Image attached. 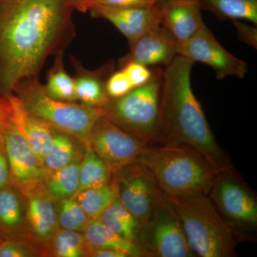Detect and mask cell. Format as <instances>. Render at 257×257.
Masks as SVG:
<instances>
[{
	"label": "cell",
	"instance_id": "6da1fadb",
	"mask_svg": "<svg viewBox=\"0 0 257 257\" xmlns=\"http://www.w3.org/2000/svg\"><path fill=\"white\" fill-rule=\"evenodd\" d=\"M69 0H0V96L37 79L73 33Z\"/></svg>",
	"mask_w": 257,
	"mask_h": 257
},
{
	"label": "cell",
	"instance_id": "7a4b0ae2",
	"mask_svg": "<svg viewBox=\"0 0 257 257\" xmlns=\"http://www.w3.org/2000/svg\"><path fill=\"white\" fill-rule=\"evenodd\" d=\"M194 64L177 55L163 69L160 99L162 143L191 147L218 172H231L193 92L191 74Z\"/></svg>",
	"mask_w": 257,
	"mask_h": 257
},
{
	"label": "cell",
	"instance_id": "3957f363",
	"mask_svg": "<svg viewBox=\"0 0 257 257\" xmlns=\"http://www.w3.org/2000/svg\"><path fill=\"white\" fill-rule=\"evenodd\" d=\"M162 199L178 218L194 254L202 257L235 256V234L204 193L177 196L162 194Z\"/></svg>",
	"mask_w": 257,
	"mask_h": 257
},
{
	"label": "cell",
	"instance_id": "277c9868",
	"mask_svg": "<svg viewBox=\"0 0 257 257\" xmlns=\"http://www.w3.org/2000/svg\"><path fill=\"white\" fill-rule=\"evenodd\" d=\"M138 161L151 172L161 192L167 196L209 194L219 173L201 154L183 145L147 146Z\"/></svg>",
	"mask_w": 257,
	"mask_h": 257
},
{
	"label": "cell",
	"instance_id": "5b68a950",
	"mask_svg": "<svg viewBox=\"0 0 257 257\" xmlns=\"http://www.w3.org/2000/svg\"><path fill=\"white\" fill-rule=\"evenodd\" d=\"M13 94L32 114L56 130L72 135L85 145H89L93 128L104 113L102 108L54 99L37 79L19 86Z\"/></svg>",
	"mask_w": 257,
	"mask_h": 257
},
{
	"label": "cell",
	"instance_id": "8992f818",
	"mask_svg": "<svg viewBox=\"0 0 257 257\" xmlns=\"http://www.w3.org/2000/svg\"><path fill=\"white\" fill-rule=\"evenodd\" d=\"M163 69H154L152 78L117 99H110L104 114L121 127L149 144L162 143L160 99Z\"/></svg>",
	"mask_w": 257,
	"mask_h": 257
},
{
	"label": "cell",
	"instance_id": "52a82bcc",
	"mask_svg": "<svg viewBox=\"0 0 257 257\" xmlns=\"http://www.w3.org/2000/svg\"><path fill=\"white\" fill-rule=\"evenodd\" d=\"M135 243L145 256H196L178 218L163 199L140 226Z\"/></svg>",
	"mask_w": 257,
	"mask_h": 257
},
{
	"label": "cell",
	"instance_id": "ba28073f",
	"mask_svg": "<svg viewBox=\"0 0 257 257\" xmlns=\"http://www.w3.org/2000/svg\"><path fill=\"white\" fill-rule=\"evenodd\" d=\"M116 197L138 221L140 226L162 200L155 177L138 160L113 174Z\"/></svg>",
	"mask_w": 257,
	"mask_h": 257
},
{
	"label": "cell",
	"instance_id": "9c48e42d",
	"mask_svg": "<svg viewBox=\"0 0 257 257\" xmlns=\"http://www.w3.org/2000/svg\"><path fill=\"white\" fill-rule=\"evenodd\" d=\"M209 193L211 200L235 234L237 230L254 229L257 225L256 198L231 172H219Z\"/></svg>",
	"mask_w": 257,
	"mask_h": 257
},
{
	"label": "cell",
	"instance_id": "30bf717a",
	"mask_svg": "<svg viewBox=\"0 0 257 257\" xmlns=\"http://www.w3.org/2000/svg\"><path fill=\"white\" fill-rule=\"evenodd\" d=\"M89 146L113 174L138 160L148 145L102 115L91 134Z\"/></svg>",
	"mask_w": 257,
	"mask_h": 257
},
{
	"label": "cell",
	"instance_id": "8fae6325",
	"mask_svg": "<svg viewBox=\"0 0 257 257\" xmlns=\"http://www.w3.org/2000/svg\"><path fill=\"white\" fill-rule=\"evenodd\" d=\"M177 55L207 64L215 72L216 78L234 77L243 79L248 72V64L234 57L216 40L205 25L187 41L178 44Z\"/></svg>",
	"mask_w": 257,
	"mask_h": 257
},
{
	"label": "cell",
	"instance_id": "7c38bea8",
	"mask_svg": "<svg viewBox=\"0 0 257 257\" xmlns=\"http://www.w3.org/2000/svg\"><path fill=\"white\" fill-rule=\"evenodd\" d=\"M0 138L9 165L10 183L22 192L42 184L46 175L42 162L10 119Z\"/></svg>",
	"mask_w": 257,
	"mask_h": 257
},
{
	"label": "cell",
	"instance_id": "4fadbf2b",
	"mask_svg": "<svg viewBox=\"0 0 257 257\" xmlns=\"http://www.w3.org/2000/svg\"><path fill=\"white\" fill-rule=\"evenodd\" d=\"M26 203L27 236L40 255L59 229L57 202L42 184L22 192Z\"/></svg>",
	"mask_w": 257,
	"mask_h": 257
},
{
	"label": "cell",
	"instance_id": "5bb4252c",
	"mask_svg": "<svg viewBox=\"0 0 257 257\" xmlns=\"http://www.w3.org/2000/svg\"><path fill=\"white\" fill-rule=\"evenodd\" d=\"M159 3L152 6L128 8L95 4L89 11L94 18L104 19L112 24L127 39L128 44H131L147 32L160 26Z\"/></svg>",
	"mask_w": 257,
	"mask_h": 257
},
{
	"label": "cell",
	"instance_id": "9a60e30c",
	"mask_svg": "<svg viewBox=\"0 0 257 257\" xmlns=\"http://www.w3.org/2000/svg\"><path fill=\"white\" fill-rule=\"evenodd\" d=\"M178 42L160 25L130 44V52L121 64L138 62L147 67L167 66L177 55Z\"/></svg>",
	"mask_w": 257,
	"mask_h": 257
},
{
	"label": "cell",
	"instance_id": "2e32d148",
	"mask_svg": "<svg viewBox=\"0 0 257 257\" xmlns=\"http://www.w3.org/2000/svg\"><path fill=\"white\" fill-rule=\"evenodd\" d=\"M161 25L178 43L194 36L204 25L199 0H162Z\"/></svg>",
	"mask_w": 257,
	"mask_h": 257
},
{
	"label": "cell",
	"instance_id": "e0dca14e",
	"mask_svg": "<svg viewBox=\"0 0 257 257\" xmlns=\"http://www.w3.org/2000/svg\"><path fill=\"white\" fill-rule=\"evenodd\" d=\"M8 98L10 121L23 135L42 164L52 150L55 128L30 112L15 94H8Z\"/></svg>",
	"mask_w": 257,
	"mask_h": 257
},
{
	"label": "cell",
	"instance_id": "ac0fdd59",
	"mask_svg": "<svg viewBox=\"0 0 257 257\" xmlns=\"http://www.w3.org/2000/svg\"><path fill=\"white\" fill-rule=\"evenodd\" d=\"M0 238L29 242L25 198L22 191L12 183L0 188Z\"/></svg>",
	"mask_w": 257,
	"mask_h": 257
},
{
	"label": "cell",
	"instance_id": "d6986e66",
	"mask_svg": "<svg viewBox=\"0 0 257 257\" xmlns=\"http://www.w3.org/2000/svg\"><path fill=\"white\" fill-rule=\"evenodd\" d=\"M82 233L88 251L94 248H113L126 253L128 257L145 256L136 243L116 234L99 219L89 220Z\"/></svg>",
	"mask_w": 257,
	"mask_h": 257
},
{
	"label": "cell",
	"instance_id": "ffe728a7",
	"mask_svg": "<svg viewBox=\"0 0 257 257\" xmlns=\"http://www.w3.org/2000/svg\"><path fill=\"white\" fill-rule=\"evenodd\" d=\"M86 147L78 139L55 128L52 150L42 162L46 175L82 160Z\"/></svg>",
	"mask_w": 257,
	"mask_h": 257
},
{
	"label": "cell",
	"instance_id": "44dd1931",
	"mask_svg": "<svg viewBox=\"0 0 257 257\" xmlns=\"http://www.w3.org/2000/svg\"><path fill=\"white\" fill-rule=\"evenodd\" d=\"M81 160L45 175L42 186L56 202L75 197L78 192Z\"/></svg>",
	"mask_w": 257,
	"mask_h": 257
},
{
	"label": "cell",
	"instance_id": "7402d4cb",
	"mask_svg": "<svg viewBox=\"0 0 257 257\" xmlns=\"http://www.w3.org/2000/svg\"><path fill=\"white\" fill-rule=\"evenodd\" d=\"M202 9L221 20H246L257 25V0H199Z\"/></svg>",
	"mask_w": 257,
	"mask_h": 257
},
{
	"label": "cell",
	"instance_id": "603a6c76",
	"mask_svg": "<svg viewBox=\"0 0 257 257\" xmlns=\"http://www.w3.org/2000/svg\"><path fill=\"white\" fill-rule=\"evenodd\" d=\"M112 172L89 145L86 147L79 167L78 192L111 183Z\"/></svg>",
	"mask_w": 257,
	"mask_h": 257
},
{
	"label": "cell",
	"instance_id": "cb8c5ba5",
	"mask_svg": "<svg viewBox=\"0 0 257 257\" xmlns=\"http://www.w3.org/2000/svg\"><path fill=\"white\" fill-rule=\"evenodd\" d=\"M108 69L98 72L83 74L74 79L77 100L84 105L93 107L103 108L107 104L110 98L106 91V74Z\"/></svg>",
	"mask_w": 257,
	"mask_h": 257
},
{
	"label": "cell",
	"instance_id": "d4e9b609",
	"mask_svg": "<svg viewBox=\"0 0 257 257\" xmlns=\"http://www.w3.org/2000/svg\"><path fill=\"white\" fill-rule=\"evenodd\" d=\"M98 219L121 237L135 242L140 225L117 197L114 198Z\"/></svg>",
	"mask_w": 257,
	"mask_h": 257
},
{
	"label": "cell",
	"instance_id": "484cf974",
	"mask_svg": "<svg viewBox=\"0 0 257 257\" xmlns=\"http://www.w3.org/2000/svg\"><path fill=\"white\" fill-rule=\"evenodd\" d=\"M88 247L81 231L59 227L47 244L44 254L56 257L87 256Z\"/></svg>",
	"mask_w": 257,
	"mask_h": 257
},
{
	"label": "cell",
	"instance_id": "4316f807",
	"mask_svg": "<svg viewBox=\"0 0 257 257\" xmlns=\"http://www.w3.org/2000/svg\"><path fill=\"white\" fill-rule=\"evenodd\" d=\"M75 197L89 219L92 220L99 219L116 197V192L111 183L97 188L80 191Z\"/></svg>",
	"mask_w": 257,
	"mask_h": 257
},
{
	"label": "cell",
	"instance_id": "83f0119b",
	"mask_svg": "<svg viewBox=\"0 0 257 257\" xmlns=\"http://www.w3.org/2000/svg\"><path fill=\"white\" fill-rule=\"evenodd\" d=\"M59 227L81 231L86 227L89 219L75 197L57 202Z\"/></svg>",
	"mask_w": 257,
	"mask_h": 257
},
{
	"label": "cell",
	"instance_id": "f1b7e54d",
	"mask_svg": "<svg viewBox=\"0 0 257 257\" xmlns=\"http://www.w3.org/2000/svg\"><path fill=\"white\" fill-rule=\"evenodd\" d=\"M44 88L47 94L54 99L72 102L77 101L74 79L58 64L52 69Z\"/></svg>",
	"mask_w": 257,
	"mask_h": 257
},
{
	"label": "cell",
	"instance_id": "f546056e",
	"mask_svg": "<svg viewBox=\"0 0 257 257\" xmlns=\"http://www.w3.org/2000/svg\"><path fill=\"white\" fill-rule=\"evenodd\" d=\"M40 252L28 241L0 238V257H32Z\"/></svg>",
	"mask_w": 257,
	"mask_h": 257
},
{
	"label": "cell",
	"instance_id": "4dcf8cb0",
	"mask_svg": "<svg viewBox=\"0 0 257 257\" xmlns=\"http://www.w3.org/2000/svg\"><path fill=\"white\" fill-rule=\"evenodd\" d=\"M134 89L124 71L113 72L106 81V91L110 99H117Z\"/></svg>",
	"mask_w": 257,
	"mask_h": 257
},
{
	"label": "cell",
	"instance_id": "1f68e13d",
	"mask_svg": "<svg viewBox=\"0 0 257 257\" xmlns=\"http://www.w3.org/2000/svg\"><path fill=\"white\" fill-rule=\"evenodd\" d=\"M122 70L127 76L134 88L146 84L152 78L154 74V69L138 62H130L123 64Z\"/></svg>",
	"mask_w": 257,
	"mask_h": 257
},
{
	"label": "cell",
	"instance_id": "d6a6232c",
	"mask_svg": "<svg viewBox=\"0 0 257 257\" xmlns=\"http://www.w3.org/2000/svg\"><path fill=\"white\" fill-rule=\"evenodd\" d=\"M237 32V37L240 41L257 48V28L252 25H246L240 20H233Z\"/></svg>",
	"mask_w": 257,
	"mask_h": 257
},
{
	"label": "cell",
	"instance_id": "836d02e7",
	"mask_svg": "<svg viewBox=\"0 0 257 257\" xmlns=\"http://www.w3.org/2000/svg\"><path fill=\"white\" fill-rule=\"evenodd\" d=\"M162 0H95V4L119 7V8H128V7L152 6V5L158 4Z\"/></svg>",
	"mask_w": 257,
	"mask_h": 257
},
{
	"label": "cell",
	"instance_id": "e575fe53",
	"mask_svg": "<svg viewBox=\"0 0 257 257\" xmlns=\"http://www.w3.org/2000/svg\"><path fill=\"white\" fill-rule=\"evenodd\" d=\"M10 183L9 165H8V159H7L6 155H5L1 138H0V188Z\"/></svg>",
	"mask_w": 257,
	"mask_h": 257
},
{
	"label": "cell",
	"instance_id": "d590c367",
	"mask_svg": "<svg viewBox=\"0 0 257 257\" xmlns=\"http://www.w3.org/2000/svg\"><path fill=\"white\" fill-rule=\"evenodd\" d=\"M87 256L92 257H128L126 253L113 248H94L88 251Z\"/></svg>",
	"mask_w": 257,
	"mask_h": 257
},
{
	"label": "cell",
	"instance_id": "8d00e7d4",
	"mask_svg": "<svg viewBox=\"0 0 257 257\" xmlns=\"http://www.w3.org/2000/svg\"><path fill=\"white\" fill-rule=\"evenodd\" d=\"M9 121L10 109L8 95L0 96V134Z\"/></svg>",
	"mask_w": 257,
	"mask_h": 257
},
{
	"label": "cell",
	"instance_id": "74e56055",
	"mask_svg": "<svg viewBox=\"0 0 257 257\" xmlns=\"http://www.w3.org/2000/svg\"><path fill=\"white\" fill-rule=\"evenodd\" d=\"M69 2L74 10L82 13L89 11L93 5L95 4V0H69Z\"/></svg>",
	"mask_w": 257,
	"mask_h": 257
}]
</instances>
